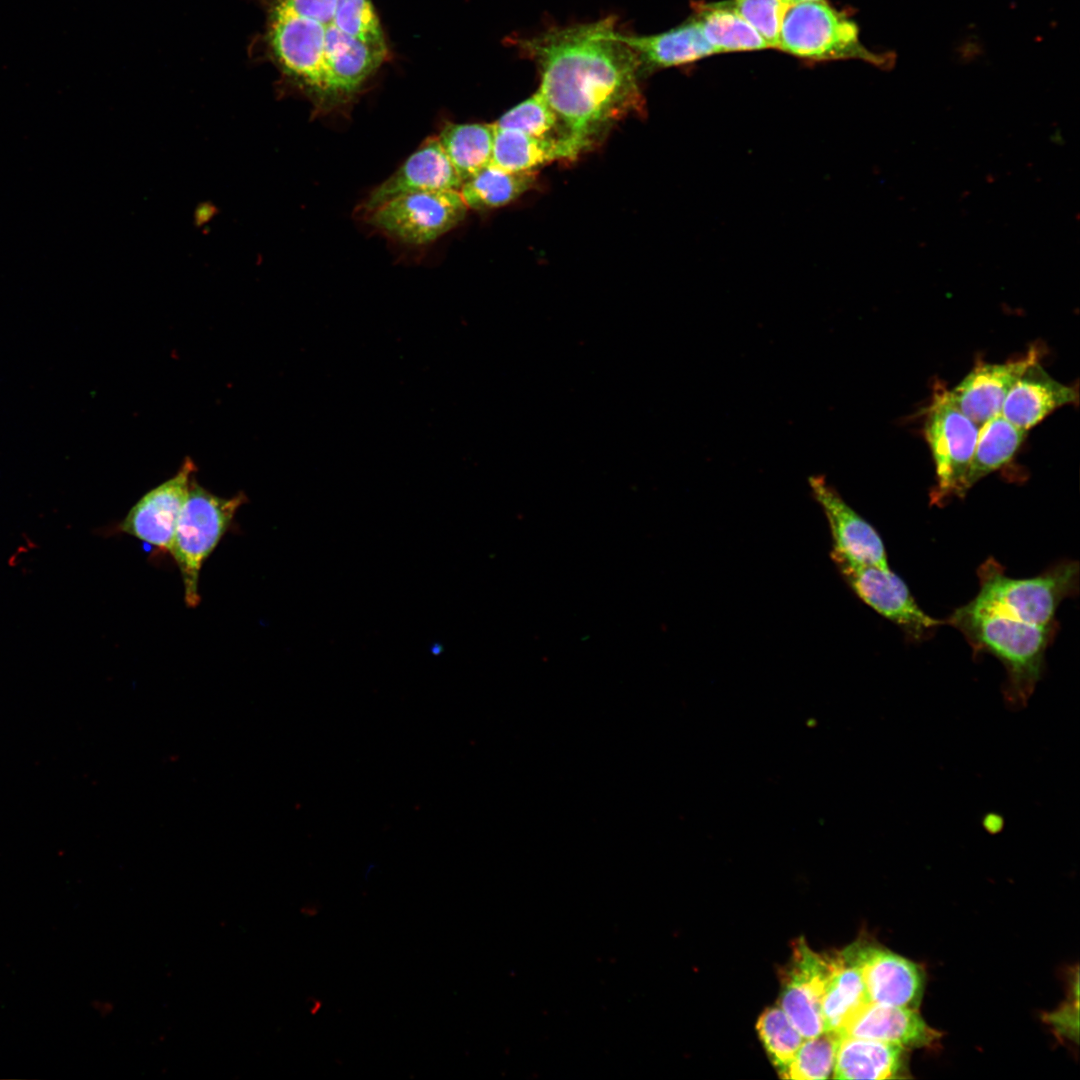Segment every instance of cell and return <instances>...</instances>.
Returning a JSON list of instances; mask_svg holds the SVG:
<instances>
[{
  "mask_svg": "<svg viewBox=\"0 0 1080 1080\" xmlns=\"http://www.w3.org/2000/svg\"><path fill=\"white\" fill-rule=\"evenodd\" d=\"M512 45L539 74L538 92L583 151L644 105L637 56L614 16L551 27Z\"/></svg>",
  "mask_w": 1080,
  "mask_h": 1080,
  "instance_id": "obj_1",
  "label": "cell"
},
{
  "mask_svg": "<svg viewBox=\"0 0 1080 1080\" xmlns=\"http://www.w3.org/2000/svg\"><path fill=\"white\" fill-rule=\"evenodd\" d=\"M265 7L268 56L320 106L350 100L390 56L372 0H265Z\"/></svg>",
  "mask_w": 1080,
  "mask_h": 1080,
  "instance_id": "obj_2",
  "label": "cell"
},
{
  "mask_svg": "<svg viewBox=\"0 0 1080 1080\" xmlns=\"http://www.w3.org/2000/svg\"><path fill=\"white\" fill-rule=\"evenodd\" d=\"M948 623L963 633L975 651L989 653L1003 664L1006 703L1014 709L1027 704L1042 677L1055 626L1036 625L968 603L956 609Z\"/></svg>",
  "mask_w": 1080,
  "mask_h": 1080,
  "instance_id": "obj_3",
  "label": "cell"
},
{
  "mask_svg": "<svg viewBox=\"0 0 1080 1080\" xmlns=\"http://www.w3.org/2000/svg\"><path fill=\"white\" fill-rule=\"evenodd\" d=\"M980 589L968 604L1041 626H1055L1061 602L1078 591L1079 567L1062 561L1032 578H1012L994 559L978 569Z\"/></svg>",
  "mask_w": 1080,
  "mask_h": 1080,
  "instance_id": "obj_4",
  "label": "cell"
},
{
  "mask_svg": "<svg viewBox=\"0 0 1080 1080\" xmlns=\"http://www.w3.org/2000/svg\"><path fill=\"white\" fill-rule=\"evenodd\" d=\"M247 502L243 492L229 498L220 497L193 478L169 551L179 568L188 607L194 608L200 603L198 584L203 563L230 528L238 509Z\"/></svg>",
  "mask_w": 1080,
  "mask_h": 1080,
  "instance_id": "obj_5",
  "label": "cell"
},
{
  "mask_svg": "<svg viewBox=\"0 0 1080 1080\" xmlns=\"http://www.w3.org/2000/svg\"><path fill=\"white\" fill-rule=\"evenodd\" d=\"M777 49L812 60L858 59L879 67L888 65L886 55L861 43L857 24L825 0L788 4Z\"/></svg>",
  "mask_w": 1080,
  "mask_h": 1080,
  "instance_id": "obj_6",
  "label": "cell"
},
{
  "mask_svg": "<svg viewBox=\"0 0 1080 1080\" xmlns=\"http://www.w3.org/2000/svg\"><path fill=\"white\" fill-rule=\"evenodd\" d=\"M979 428L957 407L948 390L934 393L924 422V434L936 471V488L931 496L934 503L940 504L951 496H963V483Z\"/></svg>",
  "mask_w": 1080,
  "mask_h": 1080,
  "instance_id": "obj_7",
  "label": "cell"
},
{
  "mask_svg": "<svg viewBox=\"0 0 1080 1080\" xmlns=\"http://www.w3.org/2000/svg\"><path fill=\"white\" fill-rule=\"evenodd\" d=\"M467 210L458 190L420 191L392 198L364 218L401 243L424 245L455 228Z\"/></svg>",
  "mask_w": 1080,
  "mask_h": 1080,
  "instance_id": "obj_8",
  "label": "cell"
},
{
  "mask_svg": "<svg viewBox=\"0 0 1080 1080\" xmlns=\"http://www.w3.org/2000/svg\"><path fill=\"white\" fill-rule=\"evenodd\" d=\"M831 558L858 598L911 638L921 639L942 624L920 608L905 582L890 568L855 562L833 552Z\"/></svg>",
  "mask_w": 1080,
  "mask_h": 1080,
  "instance_id": "obj_9",
  "label": "cell"
},
{
  "mask_svg": "<svg viewBox=\"0 0 1080 1080\" xmlns=\"http://www.w3.org/2000/svg\"><path fill=\"white\" fill-rule=\"evenodd\" d=\"M196 470L193 460L185 458L173 477L144 494L111 531L128 534L169 553Z\"/></svg>",
  "mask_w": 1080,
  "mask_h": 1080,
  "instance_id": "obj_10",
  "label": "cell"
},
{
  "mask_svg": "<svg viewBox=\"0 0 1080 1080\" xmlns=\"http://www.w3.org/2000/svg\"><path fill=\"white\" fill-rule=\"evenodd\" d=\"M831 964L832 955L817 954L800 938L782 975L780 1008L805 1039L824 1031L821 999Z\"/></svg>",
  "mask_w": 1080,
  "mask_h": 1080,
  "instance_id": "obj_11",
  "label": "cell"
},
{
  "mask_svg": "<svg viewBox=\"0 0 1080 1080\" xmlns=\"http://www.w3.org/2000/svg\"><path fill=\"white\" fill-rule=\"evenodd\" d=\"M860 971L869 1000L915 1008L923 990L921 969L908 959L868 943L842 951Z\"/></svg>",
  "mask_w": 1080,
  "mask_h": 1080,
  "instance_id": "obj_12",
  "label": "cell"
},
{
  "mask_svg": "<svg viewBox=\"0 0 1080 1080\" xmlns=\"http://www.w3.org/2000/svg\"><path fill=\"white\" fill-rule=\"evenodd\" d=\"M808 484L827 519L833 540L831 552L855 562L889 568L878 532L844 501L826 477L810 476Z\"/></svg>",
  "mask_w": 1080,
  "mask_h": 1080,
  "instance_id": "obj_13",
  "label": "cell"
},
{
  "mask_svg": "<svg viewBox=\"0 0 1080 1080\" xmlns=\"http://www.w3.org/2000/svg\"><path fill=\"white\" fill-rule=\"evenodd\" d=\"M462 180L445 154L438 136H430L386 180L370 191L357 208L365 217L397 196L434 190H459Z\"/></svg>",
  "mask_w": 1080,
  "mask_h": 1080,
  "instance_id": "obj_14",
  "label": "cell"
},
{
  "mask_svg": "<svg viewBox=\"0 0 1080 1080\" xmlns=\"http://www.w3.org/2000/svg\"><path fill=\"white\" fill-rule=\"evenodd\" d=\"M1038 358V351L1031 348L1020 360L977 365L949 394L957 407L980 427L1001 414L1008 392L1027 366Z\"/></svg>",
  "mask_w": 1080,
  "mask_h": 1080,
  "instance_id": "obj_15",
  "label": "cell"
},
{
  "mask_svg": "<svg viewBox=\"0 0 1080 1080\" xmlns=\"http://www.w3.org/2000/svg\"><path fill=\"white\" fill-rule=\"evenodd\" d=\"M1030 363L1008 392L1001 415L1028 431L1054 410L1078 401V391L1054 379L1039 363Z\"/></svg>",
  "mask_w": 1080,
  "mask_h": 1080,
  "instance_id": "obj_16",
  "label": "cell"
},
{
  "mask_svg": "<svg viewBox=\"0 0 1080 1080\" xmlns=\"http://www.w3.org/2000/svg\"><path fill=\"white\" fill-rule=\"evenodd\" d=\"M840 1035L897 1044L904 1048L931 1045L939 1036L915 1008L872 1001L855 1014Z\"/></svg>",
  "mask_w": 1080,
  "mask_h": 1080,
  "instance_id": "obj_17",
  "label": "cell"
},
{
  "mask_svg": "<svg viewBox=\"0 0 1080 1080\" xmlns=\"http://www.w3.org/2000/svg\"><path fill=\"white\" fill-rule=\"evenodd\" d=\"M624 40L637 56L644 76L715 54L693 15L665 32L652 35L624 34Z\"/></svg>",
  "mask_w": 1080,
  "mask_h": 1080,
  "instance_id": "obj_18",
  "label": "cell"
},
{
  "mask_svg": "<svg viewBox=\"0 0 1080 1080\" xmlns=\"http://www.w3.org/2000/svg\"><path fill=\"white\" fill-rule=\"evenodd\" d=\"M493 124V123H492ZM491 165L506 172H533L554 161L574 159L583 151L573 141L543 139L494 124Z\"/></svg>",
  "mask_w": 1080,
  "mask_h": 1080,
  "instance_id": "obj_19",
  "label": "cell"
},
{
  "mask_svg": "<svg viewBox=\"0 0 1080 1080\" xmlns=\"http://www.w3.org/2000/svg\"><path fill=\"white\" fill-rule=\"evenodd\" d=\"M904 1072V1047L876 1040L841 1037L834 1064L836 1079H894Z\"/></svg>",
  "mask_w": 1080,
  "mask_h": 1080,
  "instance_id": "obj_20",
  "label": "cell"
},
{
  "mask_svg": "<svg viewBox=\"0 0 1080 1080\" xmlns=\"http://www.w3.org/2000/svg\"><path fill=\"white\" fill-rule=\"evenodd\" d=\"M868 1002L870 1000L859 969L843 952L832 955L831 969L821 999L824 1031L840 1034Z\"/></svg>",
  "mask_w": 1080,
  "mask_h": 1080,
  "instance_id": "obj_21",
  "label": "cell"
},
{
  "mask_svg": "<svg viewBox=\"0 0 1080 1080\" xmlns=\"http://www.w3.org/2000/svg\"><path fill=\"white\" fill-rule=\"evenodd\" d=\"M1026 435V430L1013 425L1001 414L981 425L964 479L963 496L982 478L1010 462Z\"/></svg>",
  "mask_w": 1080,
  "mask_h": 1080,
  "instance_id": "obj_22",
  "label": "cell"
},
{
  "mask_svg": "<svg viewBox=\"0 0 1080 1080\" xmlns=\"http://www.w3.org/2000/svg\"><path fill=\"white\" fill-rule=\"evenodd\" d=\"M438 139L462 183L491 163L494 142L492 123L447 122Z\"/></svg>",
  "mask_w": 1080,
  "mask_h": 1080,
  "instance_id": "obj_23",
  "label": "cell"
},
{
  "mask_svg": "<svg viewBox=\"0 0 1080 1080\" xmlns=\"http://www.w3.org/2000/svg\"><path fill=\"white\" fill-rule=\"evenodd\" d=\"M693 16L715 54L768 48L763 38L731 8L728 1L696 3Z\"/></svg>",
  "mask_w": 1080,
  "mask_h": 1080,
  "instance_id": "obj_24",
  "label": "cell"
},
{
  "mask_svg": "<svg viewBox=\"0 0 1080 1080\" xmlns=\"http://www.w3.org/2000/svg\"><path fill=\"white\" fill-rule=\"evenodd\" d=\"M533 172H506L488 165L465 180L458 190L467 208L485 210L499 208L516 200L532 188Z\"/></svg>",
  "mask_w": 1080,
  "mask_h": 1080,
  "instance_id": "obj_25",
  "label": "cell"
},
{
  "mask_svg": "<svg viewBox=\"0 0 1080 1080\" xmlns=\"http://www.w3.org/2000/svg\"><path fill=\"white\" fill-rule=\"evenodd\" d=\"M493 124L538 138L568 140L578 145L538 91L503 113Z\"/></svg>",
  "mask_w": 1080,
  "mask_h": 1080,
  "instance_id": "obj_26",
  "label": "cell"
},
{
  "mask_svg": "<svg viewBox=\"0 0 1080 1080\" xmlns=\"http://www.w3.org/2000/svg\"><path fill=\"white\" fill-rule=\"evenodd\" d=\"M841 1035L823 1031L802 1043L793 1060L779 1072L785 1079L815 1080L827 1078L835 1064Z\"/></svg>",
  "mask_w": 1080,
  "mask_h": 1080,
  "instance_id": "obj_27",
  "label": "cell"
},
{
  "mask_svg": "<svg viewBox=\"0 0 1080 1080\" xmlns=\"http://www.w3.org/2000/svg\"><path fill=\"white\" fill-rule=\"evenodd\" d=\"M756 1028L760 1039L778 1073L793 1060L803 1043L802 1035L779 1007H770L758 1018Z\"/></svg>",
  "mask_w": 1080,
  "mask_h": 1080,
  "instance_id": "obj_28",
  "label": "cell"
},
{
  "mask_svg": "<svg viewBox=\"0 0 1080 1080\" xmlns=\"http://www.w3.org/2000/svg\"><path fill=\"white\" fill-rule=\"evenodd\" d=\"M728 3L763 38L768 48L777 49L789 0H729Z\"/></svg>",
  "mask_w": 1080,
  "mask_h": 1080,
  "instance_id": "obj_29",
  "label": "cell"
},
{
  "mask_svg": "<svg viewBox=\"0 0 1080 1080\" xmlns=\"http://www.w3.org/2000/svg\"><path fill=\"white\" fill-rule=\"evenodd\" d=\"M1048 1019L1063 1034L1065 1033L1072 1038L1073 1034H1075L1078 1037V1005L1074 1008L1072 1005H1066L1060 1011L1050 1015Z\"/></svg>",
  "mask_w": 1080,
  "mask_h": 1080,
  "instance_id": "obj_30",
  "label": "cell"
},
{
  "mask_svg": "<svg viewBox=\"0 0 1080 1080\" xmlns=\"http://www.w3.org/2000/svg\"><path fill=\"white\" fill-rule=\"evenodd\" d=\"M790 2L811 1V0H789Z\"/></svg>",
  "mask_w": 1080,
  "mask_h": 1080,
  "instance_id": "obj_31",
  "label": "cell"
}]
</instances>
